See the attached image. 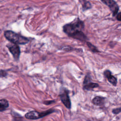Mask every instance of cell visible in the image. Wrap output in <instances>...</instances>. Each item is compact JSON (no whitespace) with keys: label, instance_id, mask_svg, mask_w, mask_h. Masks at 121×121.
Instances as JSON below:
<instances>
[{"label":"cell","instance_id":"6da1fadb","mask_svg":"<svg viewBox=\"0 0 121 121\" xmlns=\"http://www.w3.org/2000/svg\"><path fill=\"white\" fill-rule=\"evenodd\" d=\"M84 28V23L78 18L63 26V30L64 33L70 37L81 41H86L87 40L86 36L82 32Z\"/></svg>","mask_w":121,"mask_h":121},{"label":"cell","instance_id":"52a82bcc","mask_svg":"<svg viewBox=\"0 0 121 121\" xmlns=\"http://www.w3.org/2000/svg\"><path fill=\"white\" fill-rule=\"evenodd\" d=\"M104 75L108 79L110 82L113 86H116L117 83V78L112 75L111 72L109 70H106L104 71Z\"/></svg>","mask_w":121,"mask_h":121},{"label":"cell","instance_id":"3957f363","mask_svg":"<svg viewBox=\"0 0 121 121\" xmlns=\"http://www.w3.org/2000/svg\"><path fill=\"white\" fill-rule=\"evenodd\" d=\"M54 112L55 111L53 109H50L42 112H39L35 111H31L25 114V117L29 120H36L43 118Z\"/></svg>","mask_w":121,"mask_h":121},{"label":"cell","instance_id":"30bf717a","mask_svg":"<svg viewBox=\"0 0 121 121\" xmlns=\"http://www.w3.org/2000/svg\"><path fill=\"white\" fill-rule=\"evenodd\" d=\"M9 106L8 101L5 99L0 100V112L5 111Z\"/></svg>","mask_w":121,"mask_h":121},{"label":"cell","instance_id":"e0dca14e","mask_svg":"<svg viewBox=\"0 0 121 121\" xmlns=\"http://www.w3.org/2000/svg\"><path fill=\"white\" fill-rule=\"evenodd\" d=\"M46 102H48V103H45V104H46V105H48V104H52V103H53V102H54V101H46Z\"/></svg>","mask_w":121,"mask_h":121},{"label":"cell","instance_id":"9a60e30c","mask_svg":"<svg viewBox=\"0 0 121 121\" xmlns=\"http://www.w3.org/2000/svg\"><path fill=\"white\" fill-rule=\"evenodd\" d=\"M7 73L4 70H0V77H3L6 76Z\"/></svg>","mask_w":121,"mask_h":121},{"label":"cell","instance_id":"2e32d148","mask_svg":"<svg viewBox=\"0 0 121 121\" xmlns=\"http://www.w3.org/2000/svg\"><path fill=\"white\" fill-rule=\"evenodd\" d=\"M116 18L119 21H121V12H119L118 14H117V16L116 17Z\"/></svg>","mask_w":121,"mask_h":121},{"label":"cell","instance_id":"277c9868","mask_svg":"<svg viewBox=\"0 0 121 121\" xmlns=\"http://www.w3.org/2000/svg\"><path fill=\"white\" fill-rule=\"evenodd\" d=\"M101 1L107 5L112 11V16H115L117 14L119 7L117 3L114 0H101Z\"/></svg>","mask_w":121,"mask_h":121},{"label":"cell","instance_id":"8992f818","mask_svg":"<svg viewBox=\"0 0 121 121\" xmlns=\"http://www.w3.org/2000/svg\"><path fill=\"white\" fill-rule=\"evenodd\" d=\"M61 101L66 106V108L70 109L71 108V101L69 95V91L67 90H64L63 92L60 95Z\"/></svg>","mask_w":121,"mask_h":121},{"label":"cell","instance_id":"7a4b0ae2","mask_svg":"<svg viewBox=\"0 0 121 121\" xmlns=\"http://www.w3.org/2000/svg\"><path fill=\"white\" fill-rule=\"evenodd\" d=\"M4 36L9 41L17 44H25L29 41L27 38L11 30L5 31L4 32Z\"/></svg>","mask_w":121,"mask_h":121},{"label":"cell","instance_id":"7c38bea8","mask_svg":"<svg viewBox=\"0 0 121 121\" xmlns=\"http://www.w3.org/2000/svg\"><path fill=\"white\" fill-rule=\"evenodd\" d=\"M86 44H87V46L88 47V48L90 49V50L92 52H99V51L97 50V48L95 45L92 44L91 43H90L88 42H86Z\"/></svg>","mask_w":121,"mask_h":121},{"label":"cell","instance_id":"5bb4252c","mask_svg":"<svg viewBox=\"0 0 121 121\" xmlns=\"http://www.w3.org/2000/svg\"><path fill=\"white\" fill-rule=\"evenodd\" d=\"M112 112L113 113H114L115 114H118L119 113H120L121 112V108L119 107L118 108H116V109H113Z\"/></svg>","mask_w":121,"mask_h":121},{"label":"cell","instance_id":"9c48e42d","mask_svg":"<svg viewBox=\"0 0 121 121\" xmlns=\"http://www.w3.org/2000/svg\"><path fill=\"white\" fill-rule=\"evenodd\" d=\"M83 88L85 90H91L95 88H96L99 86V85L96 83H93L91 82H89L88 83L84 85Z\"/></svg>","mask_w":121,"mask_h":121},{"label":"cell","instance_id":"8fae6325","mask_svg":"<svg viewBox=\"0 0 121 121\" xmlns=\"http://www.w3.org/2000/svg\"><path fill=\"white\" fill-rule=\"evenodd\" d=\"M79 1L82 6L83 10L85 11L91 8V4L89 1L86 0H79Z\"/></svg>","mask_w":121,"mask_h":121},{"label":"cell","instance_id":"5b68a950","mask_svg":"<svg viewBox=\"0 0 121 121\" xmlns=\"http://www.w3.org/2000/svg\"><path fill=\"white\" fill-rule=\"evenodd\" d=\"M9 52L13 55L14 58L16 60H18L20 54V50L19 47L17 44L14 43H9L7 45Z\"/></svg>","mask_w":121,"mask_h":121},{"label":"cell","instance_id":"4fadbf2b","mask_svg":"<svg viewBox=\"0 0 121 121\" xmlns=\"http://www.w3.org/2000/svg\"><path fill=\"white\" fill-rule=\"evenodd\" d=\"M89 82H91V77L89 75H86V76L84 81L83 82V84L85 85Z\"/></svg>","mask_w":121,"mask_h":121},{"label":"cell","instance_id":"ba28073f","mask_svg":"<svg viewBox=\"0 0 121 121\" xmlns=\"http://www.w3.org/2000/svg\"><path fill=\"white\" fill-rule=\"evenodd\" d=\"M104 100L105 99L104 97L99 96H96L92 100V103L95 105H102L104 104Z\"/></svg>","mask_w":121,"mask_h":121}]
</instances>
